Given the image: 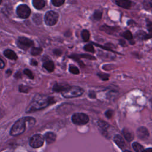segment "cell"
Here are the masks:
<instances>
[{"instance_id":"6da1fadb","label":"cell","mask_w":152,"mask_h":152,"mask_svg":"<svg viewBox=\"0 0 152 152\" xmlns=\"http://www.w3.org/2000/svg\"><path fill=\"white\" fill-rule=\"evenodd\" d=\"M54 103H55V100L53 97L36 96L27 108L26 112L30 113L44 109Z\"/></svg>"},{"instance_id":"7a4b0ae2","label":"cell","mask_w":152,"mask_h":152,"mask_svg":"<svg viewBox=\"0 0 152 152\" xmlns=\"http://www.w3.org/2000/svg\"><path fill=\"white\" fill-rule=\"evenodd\" d=\"M36 123V119L33 117H24L17 121L10 130V134L12 136H17L23 134L27 127L31 128Z\"/></svg>"},{"instance_id":"3957f363","label":"cell","mask_w":152,"mask_h":152,"mask_svg":"<svg viewBox=\"0 0 152 152\" xmlns=\"http://www.w3.org/2000/svg\"><path fill=\"white\" fill-rule=\"evenodd\" d=\"M61 93L65 98H74L81 96L84 93V90L78 86H68Z\"/></svg>"},{"instance_id":"277c9868","label":"cell","mask_w":152,"mask_h":152,"mask_svg":"<svg viewBox=\"0 0 152 152\" xmlns=\"http://www.w3.org/2000/svg\"><path fill=\"white\" fill-rule=\"evenodd\" d=\"M71 120L73 124L78 125L86 124L89 121L88 116L84 113H75L72 115Z\"/></svg>"},{"instance_id":"5b68a950","label":"cell","mask_w":152,"mask_h":152,"mask_svg":"<svg viewBox=\"0 0 152 152\" xmlns=\"http://www.w3.org/2000/svg\"><path fill=\"white\" fill-rule=\"evenodd\" d=\"M44 137L41 134H35L29 140V144L32 148H37L41 147L44 143Z\"/></svg>"},{"instance_id":"8992f818","label":"cell","mask_w":152,"mask_h":152,"mask_svg":"<svg viewBox=\"0 0 152 152\" xmlns=\"http://www.w3.org/2000/svg\"><path fill=\"white\" fill-rule=\"evenodd\" d=\"M58 17L59 15L56 12L53 11H48L44 17L45 22L48 26H53L57 23Z\"/></svg>"},{"instance_id":"52a82bcc","label":"cell","mask_w":152,"mask_h":152,"mask_svg":"<svg viewBox=\"0 0 152 152\" xmlns=\"http://www.w3.org/2000/svg\"><path fill=\"white\" fill-rule=\"evenodd\" d=\"M17 45L18 48L23 50H27L29 48H31L33 46L34 42L30 39L26 37H18Z\"/></svg>"},{"instance_id":"ba28073f","label":"cell","mask_w":152,"mask_h":152,"mask_svg":"<svg viewBox=\"0 0 152 152\" xmlns=\"http://www.w3.org/2000/svg\"><path fill=\"white\" fill-rule=\"evenodd\" d=\"M16 12L19 17L21 18H27L30 16L31 10L27 5L21 4L17 8Z\"/></svg>"},{"instance_id":"9c48e42d","label":"cell","mask_w":152,"mask_h":152,"mask_svg":"<svg viewBox=\"0 0 152 152\" xmlns=\"http://www.w3.org/2000/svg\"><path fill=\"white\" fill-rule=\"evenodd\" d=\"M137 134L138 137L142 140H145L149 137V132L148 129L144 126H141L137 130Z\"/></svg>"},{"instance_id":"30bf717a","label":"cell","mask_w":152,"mask_h":152,"mask_svg":"<svg viewBox=\"0 0 152 152\" xmlns=\"http://www.w3.org/2000/svg\"><path fill=\"white\" fill-rule=\"evenodd\" d=\"M113 141H115V142L116 143V144L120 148V149H121L122 151H125V148H126V144L123 139V138L119 135H116L113 138Z\"/></svg>"},{"instance_id":"8fae6325","label":"cell","mask_w":152,"mask_h":152,"mask_svg":"<svg viewBox=\"0 0 152 152\" xmlns=\"http://www.w3.org/2000/svg\"><path fill=\"white\" fill-rule=\"evenodd\" d=\"M43 137L48 144H50L54 142L56 138V134L53 132H48L45 134Z\"/></svg>"},{"instance_id":"7c38bea8","label":"cell","mask_w":152,"mask_h":152,"mask_svg":"<svg viewBox=\"0 0 152 152\" xmlns=\"http://www.w3.org/2000/svg\"><path fill=\"white\" fill-rule=\"evenodd\" d=\"M122 134H123L124 138H125L128 142H130V141H132V140L134 139V134H133V132H132L129 128H124L122 129Z\"/></svg>"},{"instance_id":"4fadbf2b","label":"cell","mask_w":152,"mask_h":152,"mask_svg":"<svg viewBox=\"0 0 152 152\" xmlns=\"http://www.w3.org/2000/svg\"><path fill=\"white\" fill-rule=\"evenodd\" d=\"M116 4L122 8H128L131 5V1L129 0H115Z\"/></svg>"},{"instance_id":"5bb4252c","label":"cell","mask_w":152,"mask_h":152,"mask_svg":"<svg viewBox=\"0 0 152 152\" xmlns=\"http://www.w3.org/2000/svg\"><path fill=\"white\" fill-rule=\"evenodd\" d=\"M43 66L49 72L53 71L55 69V65L53 61H46L43 64Z\"/></svg>"},{"instance_id":"9a60e30c","label":"cell","mask_w":152,"mask_h":152,"mask_svg":"<svg viewBox=\"0 0 152 152\" xmlns=\"http://www.w3.org/2000/svg\"><path fill=\"white\" fill-rule=\"evenodd\" d=\"M4 55L5 57L10 59L12 60H15L17 59V56L16 53L12 50L10 49H7L4 52Z\"/></svg>"},{"instance_id":"2e32d148","label":"cell","mask_w":152,"mask_h":152,"mask_svg":"<svg viewBox=\"0 0 152 152\" xmlns=\"http://www.w3.org/2000/svg\"><path fill=\"white\" fill-rule=\"evenodd\" d=\"M97 125L99 127V128L103 131V132H106L107 129L109 127V125L105 121L102 120H99L97 122Z\"/></svg>"},{"instance_id":"e0dca14e","label":"cell","mask_w":152,"mask_h":152,"mask_svg":"<svg viewBox=\"0 0 152 152\" xmlns=\"http://www.w3.org/2000/svg\"><path fill=\"white\" fill-rule=\"evenodd\" d=\"M33 5L37 10H41L45 7V2L43 0H33Z\"/></svg>"},{"instance_id":"ac0fdd59","label":"cell","mask_w":152,"mask_h":152,"mask_svg":"<svg viewBox=\"0 0 152 152\" xmlns=\"http://www.w3.org/2000/svg\"><path fill=\"white\" fill-rule=\"evenodd\" d=\"M68 86L66 85H62L61 84H56L53 86L52 90L55 92H62L64 89L66 88Z\"/></svg>"},{"instance_id":"d6986e66","label":"cell","mask_w":152,"mask_h":152,"mask_svg":"<svg viewBox=\"0 0 152 152\" xmlns=\"http://www.w3.org/2000/svg\"><path fill=\"white\" fill-rule=\"evenodd\" d=\"M132 148L134 150V151H137V152H140V151H142L144 150V147L138 142H134L132 144Z\"/></svg>"},{"instance_id":"ffe728a7","label":"cell","mask_w":152,"mask_h":152,"mask_svg":"<svg viewBox=\"0 0 152 152\" xmlns=\"http://www.w3.org/2000/svg\"><path fill=\"white\" fill-rule=\"evenodd\" d=\"M90 32L87 30H83L81 32V37L84 42H87L90 39Z\"/></svg>"},{"instance_id":"44dd1931","label":"cell","mask_w":152,"mask_h":152,"mask_svg":"<svg viewBox=\"0 0 152 152\" xmlns=\"http://www.w3.org/2000/svg\"><path fill=\"white\" fill-rule=\"evenodd\" d=\"M42 50H43V49L41 48H35V47H33L31 49V53L33 56H36V55H40L42 53Z\"/></svg>"},{"instance_id":"7402d4cb","label":"cell","mask_w":152,"mask_h":152,"mask_svg":"<svg viewBox=\"0 0 152 152\" xmlns=\"http://www.w3.org/2000/svg\"><path fill=\"white\" fill-rule=\"evenodd\" d=\"M122 36H123L124 38H125L126 39L129 40H132V38H133L132 33H131V31H129V30H126V31H125V32H124V33H123V34H122Z\"/></svg>"},{"instance_id":"603a6c76","label":"cell","mask_w":152,"mask_h":152,"mask_svg":"<svg viewBox=\"0 0 152 152\" xmlns=\"http://www.w3.org/2000/svg\"><path fill=\"white\" fill-rule=\"evenodd\" d=\"M69 71L71 73L73 74H78L80 73V71L78 68L74 65H70L69 67Z\"/></svg>"},{"instance_id":"cb8c5ba5","label":"cell","mask_w":152,"mask_h":152,"mask_svg":"<svg viewBox=\"0 0 152 152\" xmlns=\"http://www.w3.org/2000/svg\"><path fill=\"white\" fill-rule=\"evenodd\" d=\"M33 20L36 24H40L42 23V16L40 14H36L33 18Z\"/></svg>"},{"instance_id":"d4e9b609","label":"cell","mask_w":152,"mask_h":152,"mask_svg":"<svg viewBox=\"0 0 152 152\" xmlns=\"http://www.w3.org/2000/svg\"><path fill=\"white\" fill-rule=\"evenodd\" d=\"M102 12L99 10L95 11L94 13L93 14L94 18L96 20H100L102 18Z\"/></svg>"},{"instance_id":"484cf974","label":"cell","mask_w":152,"mask_h":152,"mask_svg":"<svg viewBox=\"0 0 152 152\" xmlns=\"http://www.w3.org/2000/svg\"><path fill=\"white\" fill-rule=\"evenodd\" d=\"M65 2V0H52V4L55 7L61 6Z\"/></svg>"},{"instance_id":"4316f807","label":"cell","mask_w":152,"mask_h":152,"mask_svg":"<svg viewBox=\"0 0 152 152\" xmlns=\"http://www.w3.org/2000/svg\"><path fill=\"white\" fill-rule=\"evenodd\" d=\"M84 49L86 51H87V52H92L93 53L94 52V47L91 44H88V45H86L84 47Z\"/></svg>"},{"instance_id":"83f0119b","label":"cell","mask_w":152,"mask_h":152,"mask_svg":"<svg viewBox=\"0 0 152 152\" xmlns=\"http://www.w3.org/2000/svg\"><path fill=\"white\" fill-rule=\"evenodd\" d=\"M24 74L25 75H26L30 79H33L34 78V75H33L32 72L30 69H24Z\"/></svg>"},{"instance_id":"f1b7e54d","label":"cell","mask_w":152,"mask_h":152,"mask_svg":"<svg viewBox=\"0 0 152 152\" xmlns=\"http://www.w3.org/2000/svg\"><path fill=\"white\" fill-rule=\"evenodd\" d=\"M30 90V87L23 86V85H20L19 87V90L21 92H24V93H27Z\"/></svg>"},{"instance_id":"f546056e","label":"cell","mask_w":152,"mask_h":152,"mask_svg":"<svg viewBox=\"0 0 152 152\" xmlns=\"http://www.w3.org/2000/svg\"><path fill=\"white\" fill-rule=\"evenodd\" d=\"M81 58H87V59H91V60H93V59H96V58L91 56V55H87V54H84V55H78Z\"/></svg>"},{"instance_id":"4dcf8cb0","label":"cell","mask_w":152,"mask_h":152,"mask_svg":"<svg viewBox=\"0 0 152 152\" xmlns=\"http://www.w3.org/2000/svg\"><path fill=\"white\" fill-rule=\"evenodd\" d=\"M98 75L99 76V77L103 80H107L109 78V75L106 74H98Z\"/></svg>"},{"instance_id":"1f68e13d","label":"cell","mask_w":152,"mask_h":152,"mask_svg":"<svg viewBox=\"0 0 152 152\" xmlns=\"http://www.w3.org/2000/svg\"><path fill=\"white\" fill-rule=\"evenodd\" d=\"M104 114H105L107 118H110L112 117V115H113V111H112V110L109 109V110H107L106 111V112H105Z\"/></svg>"},{"instance_id":"d6a6232c","label":"cell","mask_w":152,"mask_h":152,"mask_svg":"<svg viewBox=\"0 0 152 152\" xmlns=\"http://www.w3.org/2000/svg\"><path fill=\"white\" fill-rule=\"evenodd\" d=\"M53 53H54L55 55H57V56H59V55H61L62 52H61V50H59V49H55V50H53Z\"/></svg>"},{"instance_id":"836d02e7","label":"cell","mask_w":152,"mask_h":152,"mask_svg":"<svg viewBox=\"0 0 152 152\" xmlns=\"http://www.w3.org/2000/svg\"><path fill=\"white\" fill-rule=\"evenodd\" d=\"M5 66V63L3 60L0 58V69L4 68Z\"/></svg>"},{"instance_id":"e575fe53","label":"cell","mask_w":152,"mask_h":152,"mask_svg":"<svg viewBox=\"0 0 152 152\" xmlns=\"http://www.w3.org/2000/svg\"><path fill=\"white\" fill-rule=\"evenodd\" d=\"M30 64L31 65H33V66H37V62L36 61V60H34V59H31V61H30Z\"/></svg>"},{"instance_id":"d590c367","label":"cell","mask_w":152,"mask_h":152,"mask_svg":"<svg viewBox=\"0 0 152 152\" xmlns=\"http://www.w3.org/2000/svg\"><path fill=\"white\" fill-rule=\"evenodd\" d=\"M88 96L91 98H94L95 97V93L94 91H90L88 94Z\"/></svg>"},{"instance_id":"8d00e7d4","label":"cell","mask_w":152,"mask_h":152,"mask_svg":"<svg viewBox=\"0 0 152 152\" xmlns=\"http://www.w3.org/2000/svg\"><path fill=\"white\" fill-rule=\"evenodd\" d=\"M1 2H2V0H0V4H1Z\"/></svg>"}]
</instances>
